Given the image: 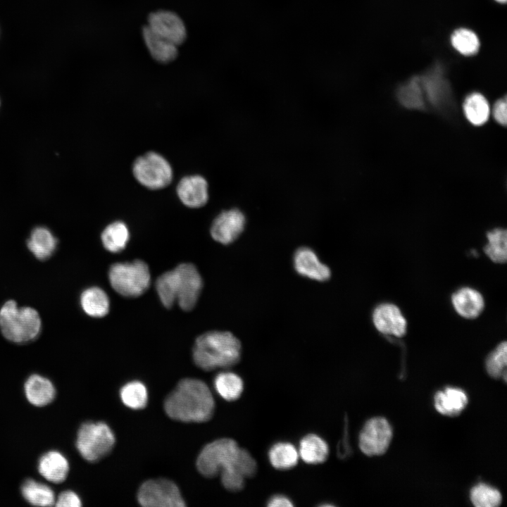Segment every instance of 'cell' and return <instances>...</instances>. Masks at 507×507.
<instances>
[{"label":"cell","mask_w":507,"mask_h":507,"mask_svg":"<svg viewBox=\"0 0 507 507\" xmlns=\"http://www.w3.org/2000/svg\"><path fill=\"white\" fill-rule=\"evenodd\" d=\"M196 467L206 477L220 474L223 485L231 492L242 490L245 480L257 472V463L251 454L230 438L218 439L206 444L198 456Z\"/></svg>","instance_id":"cell-1"},{"label":"cell","mask_w":507,"mask_h":507,"mask_svg":"<svg viewBox=\"0 0 507 507\" xmlns=\"http://www.w3.org/2000/svg\"><path fill=\"white\" fill-rule=\"evenodd\" d=\"M214 408L215 401L207 384L194 378L180 380L164 402V409L170 418L186 423L208 421Z\"/></svg>","instance_id":"cell-2"},{"label":"cell","mask_w":507,"mask_h":507,"mask_svg":"<svg viewBox=\"0 0 507 507\" xmlns=\"http://www.w3.org/2000/svg\"><path fill=\"white\" fill-rule=\"evenodd\" d=\"M202 287L201 275L192 263H181L156 281V289L163 305L170 308L177 303L185 311L194 308Z\"/></svg>","instance_id":"cell-3"},{"label":"cell","mask_w":507,"mask_h":507,"mask_svg":"<svg viewBox=\"0 0 507 507\" xmlns=\"http://www.w3.org/2000/svg\"><path fill=\"white\" fill-rule=\"evenodd\" d=\"M192 354L195 364L204 370L226 369L239 362L242 346L230 332L210 331L196 339Z\"/></svg>","instance_id":"cell-4"},{"label":"cell","mask_w":507,"mask_h":507,"mask_svg":"<svg viewBox=\"0 0 507 507\" xmlns=\"http://www.w3.org/2000/svg\"><path fill=\"white\" fill-rule=\"evenodd\" d=\"M42 318L37 308L19 305L8 299L0 306V333L7 341L23 344L35 340L41 334Z\"/></svg>","instance_id":"cell-5"},{"label":"cell","mask_w":507,"mask_h":507,"mask_svg":"<svg viewBox=\"0 0 507 507\" xmlns=\"http://www.w3.org/2000/svg\"><path fill=\"white\" fill-rule=\"evenodd\" d=\"M112 288L126 297H137L149 287L151 274L148 265L142 260L113 264L108 271Z\"/></svg>","instance_id":"cell-6"},{"label":"cell","mask_w":507,"mask_h":507,"mask_svg":"<svg viewBox=\"0 0 507 507\" xmlns=\"http://www.w3.org/2000/svg\"><path fill=\"white\" fill-rule=\"evenodd\" d=\"M113 432L103 422H87L79 428L76 447L83 458L96 462L107 456L115 444Z\"/></svg>","instance_id":"cell-7"},{"label":"cell","mask_w":507,"mask_h":507,"mask_svg":"<svg viewBox=\"0 0 507 507\" xmlns=\"http://www.w3.org/2000/svg\"><path fill=\"white\" fill-rule=\"evenodd\" d=\"M419 80L427 111L432 110L444 115H450L455 112L456 104L451 84L439 67L419 76Z\"/></svg>","instance_id":"cell-8"},{"label":"cell","mask_w":507,"mask_h":507,"mask_svg":"<svg viewBox=\"0 0 507 507\" xmlns=\"http://www.w3.org/2000/svg\"><path fill=\"white\" fill-rule=\"evenodd\" d=\"M132 172L135 179L150 189L167 187L173 180V170L168 161L158 153L150 151L134 162Z\"/></svg>","instance_id":"cell-9"},{"label":"cell","mask_w":507,"mask_h":507,"mask_svg":"<svg viewBox=\"0 0 507 507\" xmlns=\"http://www.w3.org/2000/svg\"><path fill=\"white\" fill-rule=\"evenodd\" d=\"M137 500L145 507H183L179 488L171 480L159 478L144 482L139 489Z\"/></svg>","instance_id":"cell-10"},{"label":"cell","mask_w":507,"mask_h":507,"mask_svg":"<svg viewBox=\"0 0 507 507\" xmlns=\"http://www.w3.org/2000/svg\"><path fill=\"white\" fill-rule=\"evenodd\" d=\"M392 437V427L386 419L371 418L365 423L360 432L359 448L368 456L381 455L388 449Z\"/></svg>","instance_id":"cell-11"},{"label":"cell","mask_w":507,"mask_h":507,"mask_svg":"<svg viewBox=\"0 0 507 507\" xmlns=\"http://www.w3.org/2000/svg\"><path fill=\"white\" fill-rule=\"evenodd\" d=\"M146 26L178 46L187 39V30L184 22L174 11L161 9L151 12L147 18Z\"/></svg>","instance_id":"cell-12"},{"label":"cell","mask_w":507,"mask_h":507,"mask_svg":"<svg viewBox=\"0 0 507 507\" xmlns=\"http://www.w3.org/2000/svg\"><path fill=\"white\" fill-rule=\"evenodd\" d=\"M245 225V215L238 208L223 211L213 221L211 234L216 242L227 245L239 237Z\"/></svg>","instance_id":"cell-13"},{"label":"cell","mask_w":507,"mask_h":507,"mask_svg":"<svg viewBox=\"0 0 507 507\" xmlns=\"http://www.w3.org/2000/svg\"><path fill=\"white\" fill-rule=\"evenodd\" d=\"M294 267L301 276L324 282L331 276L330 269L320 261L315 252L308 247L298 249L294 255Z\"/></svg>","instance_id":"cell-14"},{"label":"cell","mask_w":507,"mask_h":507,"mask_svg":"<svg viewBox=\"0 0 507 507\" xmlns=\"http://www.w3.org/2000/svg\"><path fill=\"white\" fill-rule=\"evenodd\" d=\"M373 323L377 330L387 334L401 337L406 331V320L400 309L392 303L380 304L373 313Z\"/></svg>","instance_id":"cell-15"},{"label":"cell","mask_w":507,"mask_h":507,"mask_svg":"<svg viewBox=\"0 0 507 507\" xmlns=\"http://www.w3.org/2000/svg\"><path fill=\"white\" fill-rule=\"evenodd\" d=\"M58 242L57 237L44 226L33 228L25 241L27 251L39 261L49 260L57 251Z\"/></svg>","instance_id":"cell-16"},{"label":"cell","mask_w":507,"mask_h":507,"mask_svg":"<svg viewBox=\"0 0 507 507\" xmlns=\"http://www.w3.org/2000/svg\"><path fill=\"white\" fill-rule=\"evenodd\" d=\"M176 190L182 203L189 208L202 207L208 200V183L201 175L184 177L178 182Z\"/></svg>","instance_id":"cell-17"},{"label":"cell","mask_w":507,"mask_h":507,"mask_svg":"<svg viewBox=\"0 0 507 507\" xmlns=\"http://www.w3.org/2000/svg\"><path fill=\"white\" fill-rule=\"evenodd\" d=\"M144 44L151 56L156 62L169 63L175 61L178 56V46L161 37L145 25L142 30Z\"/></svg>","instance_id":"cell-18"},{"label":"cell","mask_w":507,"mask_h":507,"mask_svg":"<svg viewBox=\"0 0 507 507\" xmlns=\"http://www.w3.org/2000/svg\"><path fill=\"white\" fill-rule=\"evenodd\" d=\"M37 468L39 474L46 480L58 484L66 479L69 463L61 452L49 451L39 458Z\"/></svg>","instance_id":"cell-19"},{"label":"cell","mask_w":507,"mask_h":507,"mask_svg":"<svg viewBox=\"0 0 507 507\" xmlns=\"http://www.w3.org/2000/svg\"><path fill=\"white\" fill-rule=\"evenodd\" d=\"M24 391L27 401L39 407L49 404L56 396V389L51 381L38 374H33L27 379Z\"/></svg>","instance_id":"cell-20"},{"label":"cell","mask_w":507,"mask_h":507,"mask_svg":"<svg viewBox=\"0 0 507 507\" xmlns=\"http://www.w3.org/2000/svg\"><path fill=\"white\" fill-rule=\"evenodd\" d=\"M451 301L456 312L462 317L469 319L477 317L484 306L482 294L470 287L458 289L452 295Z\"/></svg>","instance_id":"cell-21"},{"label":"cell","mask_w":507,"mask_h":507,"mask_svg":"<svg viewBox=\"0 0 507 507\" xmlns=\"http://www.w3.org/2000/svg\"><path fill=\"white\" fill-rule=\"evenodd\" d=\"M399 104L408 110L427 111L419 76H414L401 84L396 92Z\"/></svg>","instance_id":"cell-22"},{"label":"cell","mask_w":507,"mask_h":507,"mask_svg":"<svg viewBox=\"0 0 507 507\" xmlns=\"http://www.w3.org/2000/svg\"><path fill=\"white\" fill-rule=\"evenodd\" d=\"M80 304L85 314L96 318L106 315L110 308L108 295L99 287L84 289L80 296Z\"/></svg>","instance_id":"cell-23"},{"label":"cell","mask_w":507,"mask_h":507,"mask_svg":"<svg viewBox=\"0 0 507 507\" xmlns=\"http://www.w3.org/2000/svg\"><path fill=\"white\" fill-rule=\"evenodd\" d=\"M434 402L439 413L448 416H456L466 406L468 397L460 389L446 387L436 393Z\"/></svg>","instance_id":"cell-24"},{"label":"cell","mask_w":507,"mask_h":507,"mask_svg":"<svg viewBox=\"0 0 507 507\" xmlns=\"http://www.w3.org/2000/svg\"><path fill=\"white\" fill-rule=\"evenodd\" d=\"M462 106L465 118L472 125H483L489 120L490 106L487 98L480 92L469 93L465 97Z\"/></svg>","instance_id":"cell-25"},{"label":"cell","mask_w":507,"mask_h":507,"mask_svg":"<svg viewBox=\"0 0 507 507\" xmlns=\"http://www.w3.org/2000/svg\"><path fill=\"white\" fill-rule=\"evenodd\" d=\"M328 454L327 442L315 434H308L300 441L299 455L306 463H322L327 460Z\"/></svg>","instance_id":"cell-26"},{"label":"cell","mask_w":507,"mask_h":507,"mask_svg":"<svg viewBox=\"0 0 507 507\" xmlns=\"http://www.w3.org/2000/svg\"><path fill=\"white\" fill-rule=\"evenodd\" d=\"M21 493L23 498L33 506H51L56 501L55 494L49 486L32 479L24 481Z\"/></svg>","instance_id":"cell-27"},{"label":"cell","mask_w":507,"mask_h":507,"mask_svg":"<svg viewBox=\"0 0 507 507\" xmlns=\"http://www.w3.org/2000/svg\"><path fill=\"white\" fill-rule=\"evenodd\" d=\"M268 459L273 468L280 470L294 468L298 463L299 451L289 442H280L273 444L268 451Z\"/></svg>","instance_id":"cell-28"},{"label":"cell","mask_w":507,"mask_h":507,"mask_svg":"<svg viewBox=\"0 0 507 507\" xmlns=\"http://www.w3.org/2000/svg\"><path fill=\"white\" fill-rule=\"evenodd\" d=\"M101 239L106 250L118 253L125 248L130 239L129 230L123 222L115 221L105 227Z\"/></svg>","instance_id":"cell-29"},{"label":"cell","mask_w":507,"mask_h":507,"mask_svg":"<svg viewBox=\"0 0 507 507\" xmlns=\"http://www.w3.org/2000/svg\"><path fill=\"white\" fill-rule=\"evenodd\" d=\"M214 386L218 394L229 401L237 400L244 390L242 379L230 371L218 373L215 377Z\"/></svg>","instance_id":"cell-30"},{"label":"cell","mask_w":507,"mask_h":507,"mask_svg":"<svg viewBox=\"0 0 507 507\" xmlns=\"http://www.w3.org/2000/svg\"><path fill=\"white\" fill-rule=\"evenodd\" d=\"M451 46L463 56L475 55L480 47L478 35L468 27H459L453 31L450 37Z\"/></svg>","instance_id":"cell-31"},{"label":"cell","mask_w":507,"mask_h":507,"mask_svg":"<svg viewBox=\"0 0 507 507\" xmlns=\"http://www.w3.org/2000/svg\"><path fill=\"white\" fill-rule=\"evenodd\" d=\"M488 244L484 252L494 262L505 263L507 259V233L503 228H495L487 234Z\"/></svg>","instance_id":"cell-32"},{"label":"cell","mask_w":507,"mask_h":507,"mask_svg":"<svg viewBox=\"0 0 507 507\" xmlns=\"http://www.w3.org/2000/svg\"><path fill=\"white\" fill-rule=\"evenodd\" d=\"M123 403L132 409H142L146 406L148 393L145 385L139 381L125 384L120 392Z\"/></svg>","instance_id":"cell-33"},{"label":"cell","mask_w":507,"mask_h":507,"mask_svg":"<svg viewBox=\"0 0 507 507\" xmlns=\"http://www.w3.org/2000/svg\"><path fill=\"white\" fill-rule=\"evenodd\" d=\"M507 344L506 342L499 344L488 356L486 360V369L489 375L494 378L506 379Z\"/></svg>","instance_id":"cell-34"},{"label":"cell","mask_w":507,"mask_h":507,"mask_svg":"<svg viewBox=\"0 0 507 507\" xmlns=\"http://www.w3.org/2000/svg\"><path fill=\"white\" fill-rule=\"evenodd\" d=\"M470 500L477 507H496L501 502V495L496 489L481 483L471 489Z\"/></svg>","instance_id":"cell-35"},{"label":"cell","mask_w":507,"mask_h":507,"mask_svg":"<svg viewBox=\"0 0 507 507\" xmlns=\"http://www.w3.org/2000/svg\"><path fill=\"white\" fill-rule=\"evenodd\" d=\"M494 120L500 125L506 126L507 123V101L506 96L497 99L492 109Z\"/></svg>","instance_id":"cell-36"},{"label":"cell","mask_w":507,"mask_h":507,"mask_svg":"<svg viewBox=\"0 0 507 507\" xmlns=\"http://www.w3.org/2000/svg\"><path fill=\"white\" fill-rule=\"evenodd\" d=\"M55 505L58 507H80L82 503L76 493L71 490H65L56 499Z\"/></svg>","instance_id":"cell-37"},{"label":"cell","mask_w":507,"mask_h":507,"mask_svg":"<svg viewBox=\"0 0 507 507\" xmlns=\"http://www.w3.org/2000/svg\"><path fill=\"white\" fill-rule=\"evenodd\" d=\"M267 506L269 507H287L292 506L293 503L287 496L282 494H276L269 499Z\"/></svg>","instance_id":"cell-38"},{"label":"cell","mask_w":507,"mask_h":507,"mask_svg":"<svg viewBox=\"0 0 507 507\" xmlns=\"http://www.w3.org/2000/svg\"><path fill=\"white\" fill-rule=\"evenodd\" d=\"M494 1L499 4H505L506 2V0H494Z\"/></svg>","instance_id":"cell-39"}]
</instances>
